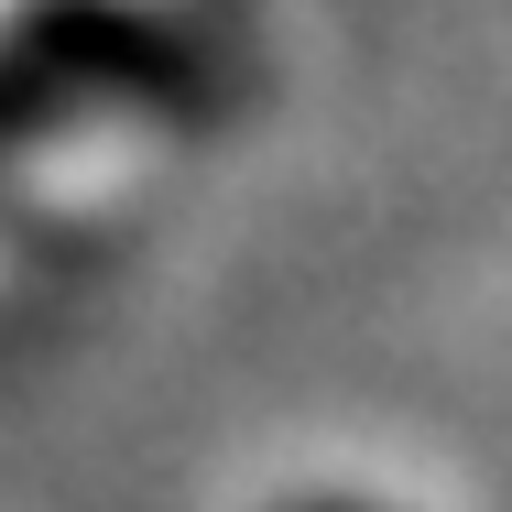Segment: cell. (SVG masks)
Masks as SVG:
<instances>
[{
	"label": "cell",
	"instance_id": "6da1fadb",
	"mask_svg": "<svg viewBox=\"0 0 512 512\" xmlns=\"http://www.w3.org/2000/svg\"><path fill=\"white\" fill-rule=\"evenodd\" d=\"M295 512H382V502H295Z\"/></svg>",
	"mask_w": 512,
	"mask_h": 512
}]
</instances>
